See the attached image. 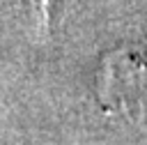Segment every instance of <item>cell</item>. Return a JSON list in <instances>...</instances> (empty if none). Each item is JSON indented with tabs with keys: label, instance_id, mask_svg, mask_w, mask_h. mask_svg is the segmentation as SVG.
<instances>
[{
	"label": "cell",
	"instance_id": "7a4b0ae2",
	"mask_svg": "<svg viewBox=\"0 0 147 145\" xmlns=\"http://www.w3.org/2000/svg\"><path fill=\"white\" fill-rule=\"evenodd\" d=\"M34 5H37V9H39V21L41 23H46L48 18V5H51V0H34Z\"/></svg>",
	"mask_w": 147,
	"mask_h": 145
},
{
	"label": "cell",
	"instance_id": "6da1fadb",
	"mask_svg": "<svg viewBox=\"0 0 147 145\" xmlns=\"http://www.w3.org/2000/svg\"><path fill=\"white\" fill-rule=\"evenodd\" d=\"M96 90L108 113L147 124V51L110 53L101 64Z\"/></svg>",
	"mask_w": 147,
	"mask_h": 145
}]
</instances>
